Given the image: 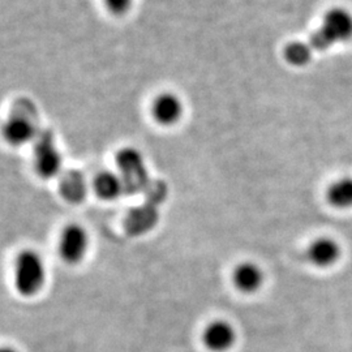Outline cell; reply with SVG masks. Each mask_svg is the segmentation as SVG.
Wrapping results in <instances>:
<instances>
[{"label":"cell","instance_id":"6da1fadb","mask_svg":"<svg viewBox=\"0 0 352 352\" xmlns=\"http://www.w3.org/2000/svg\"><path fill=\"white\" fill-rule=\"evenodd\" d=\"M351 39L352 13L346 8L334 7L324 13L321 25L312 34L309 45L314 50L324 51Z\"/></svg>","mask_w":352,"mask_h":352},{"label":"cell","instance_id":"7a4b0ae2","mask_svg":"<svg viewBox=\"0 0 352 352\" xmlns=\"http://www.w3.org/2000/svg\"><path fill=\"white\" fill-rule=\"evenodd\" d=\"M46 279L45 265L37 252L23 251L14 264V285L23 296H34Z\"/></svg>","mask_w":352,"mask_h":352},{"label":"cell","instance_id":"3957f363","mask_svg":"<svg viewBox=\"0 0 352 352\" xmlns=\"http://www.w3.org/2000/svg\"><path fill=\"white\" fill-rule=\"evenodd\" d=\"M33 160L38 175L43 179H51L60 173L62 155L51 138L43 135L38 139L33 151Z\"/></svg>","mask_w":352,"mask_h":352},{"label":"cell","instance_id":"277c9868","mask_svg":"<svg viewBox=\"0 0 352 352\" xmlns=\"http://www.w3.org/2000/svg\"><path fill=\"white\" fill-rule=\"evenodd\" d=\"M116 164L122 171L126 190H139L145 183V168L140 153L126 148L116 155Z\"/></svg>","mask_w":352,"mask_h":352},{"label":"cell","instance_id":"5b68a950","mask_svg":"<svg viewBox=\"0 0 352 352\" xmlns=\"http://www.w3.org/2000/svg\"><path fill=\"white\" fill-rule=\"evenodd\" d=\"M184 113V104L182 100L170 91L158 94L151 103L153 119L160 126H171L176 124Z\"/></svg>","mask_w":352,"mask_h":352},{"label":"cell","instance_id":"8992f818","mask_svg":"<svg viewBox=\"0 0 352 352\" xmlns=\"http://www.w3.org/2000/svg\"><path fill=\"white\" fill-rule=\"evenodd\" d=\"M88 234L78 225L65 227L60 236V254L69 264H76L85 256L88 250Z\"/></svg>","mask_w":352,"mask_h":352},{"label":"cell","instance_id":"52a82bcc","mask_svg":"<svg viewBox=\"0 0 352 352\" xmlns=\"http://www.w3.org/2000/svg\"><path fill=\"white\" fill-rule=\"evenodd\" d=\"M202 340L208 350L213 352H225L234 346L236 340V331L227 321L218 320L209 324L204 330Z\"/></svg>","mask_w":352,"mask_h":352},{"label":"cell","instance_id":"ba28073f","mask_svg":"<svg viewBox=\"0 0 352 352\" xmlns=\"http://www.w3.org/2000/svg\"><path fill=\"white\" fill-rule=\"evenodd\" d=\"M1 136L11 146H23L36 139V126L26 116L13 115L3 123Z\"/></svg>","mask_w":352,"mask_h":352},{"label":"cell","instance_id":"9c48e42d","mask_svg":"<svg viewBox=\"0 0 352 352\" xmlns=\"http://www.w3.org/2000/svg\"><path fill=\"white\" fill-rule=\"evenodd\" d=\"M307 257L312 265L318 267H329L336 264L340 257L338 241L331 238H318L311 243L307 251Z\"/></svg>","mask_w":352,"mask_h":352},{"label":"cell","instance_id":"30bf717a","mask_svg":"<svg viewBox=\"0 0 352 352\" xmlns=\"http://www.w3.org/2000/svg\"><path fill=\"white\" fill-rule=\"evenodd\" d=\"M232 280L235 287L244 292L252 294L263 286L264 274L263 270L253 263H243L234 270Z\"/></svg>","mask_w":352,"mask_h":352},{"label":"cell","instance_id":"8fae6325","mask_svg":"<svg viewBox=\"0 0 352 352\" xmlns=\"http://www.w3.org/2000/svg\"><path fill=\"white\" fill-rule=\"evenodd\" d=\"M94 190L101 197L102 200L113 201L120 197L126 189V184L122 176L116 175L111 171H103L96 176L94 179Z\"/></svg>","mask_w":352,"mask_h":352},{"label":"cell","instance_id":"7c38bea8","mask_svg":"<svg viewBox=\"0 0 352 352\" xmlns=\"http://www.w3.org/2000/svg\"><path fill=\"white\" fill-rule=\"evenodd\" d=\"M327 199L337 209L352 208V177L344 176L331 183L327 188Z\"/></svg>","mask_w":352,"mask_h":352},{"label":"cell","instance_id":"4fadbf2b","mask_svg":"<svg viewBox=\"0 0 352 352\" xmlns=\"http://www.w3.org/2000/svg\"><path fill=\"white\" fill-rule=\"evenodd\" d=\"M312 51H314V49L311 47L309 43L295 41V42H291L285 47V59L291 65L302 67L311 60Z\"/></svg>","mask_w":352,"mask_h":352},{"label":"cell","instance_id":"5bb4252c","mask_svg":"<svg viewBox=\"0 0 352 352\" xmlns=\"http://www.w3.org/2000/svg\"><path fill=\"white\" fill-rule=\"evenodd\" d=\"M62 193L68 201H81L85 195L82 179L75 174L64 179L63 184H62Z\"/></svg>","mask_w":352,"mask_h":352},{"label":"cell","instance_id":"9a60e30c","mask_svg":"<svg viewBox=\"0 0 352 352\" xmlns=\"http://www.w3.org/2000/svg\"><path fill=\"white\" fill-rule=\"evenodd\" d=\"M103 4L113 16H123L132 8L133 0H103Z\"/></svg>","mask_w":352,"mask_h":352},{"label":"cell","instance_id":"2e32d148","mask_svg":"<svg viewBox=\"0 0 352 352\" xmlns=\"http://www.w3.org/2000/svg\"><path fill=\"white\" fill-rule=\"evenodd\" d=\"M0 352H17L14 349H10V347H0Z\"/></svg>","mask_w":352,"mask_h":352}]
</instances>
